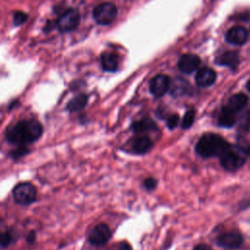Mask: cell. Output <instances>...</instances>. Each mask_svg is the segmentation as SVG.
Masks as SVG:
<instances>
[{
    "label": "cell",
    "mask_w": 250,
    "mask_h": 250,
    "mask_svg": "<svg viewBox=\"0 0 250 250\" xmlns=\"http://www.w3.org/2000/svg\"><path fill=\"white\" fill-rule=\"evenodd\" d=\"M246 87H247V89H248V91L250 92V79L247 81V83H246Z\"/></svg>",
    "instance_id": "cell-30"
},
{
    "label": "cell",
    "mask_w": 250,
    "mask_h": 250,
    "mask_svg": "<svg viewBox=\"0 0 250 250\" xmlns=\"http://www.w3.org/2000/svg\"><path fill=\"white\" fill-rule=\"evenodd\" d=\"M247 104V97L244 94H235L229 98V100L227 103V106L234 111L235 113L237 111H240Z\"/></svg>",
    "instance_id": "cell-18"
},
{
    "label": "cell",
    "mask_w": 250,
    "mask_h": 250,
    "mask_svg": "<svg viewBox=\"0 0 250 250\" xmlns=\"http://www.w3.org/2000/svg\"><path fill=\"white\" fill-rule=\"evenodd\" d=\"M37 191L35 187L27 182L18 184L13 189V197L20 205H29L36 199Z\"/></svg>",
    "instance_id": "cell-4"
},
{
    "label": "cell",
    "mask_w": 250,
    "mask_h": 250,
    "mask_svg": "<svg viewBox=\"0 0 250 250\" xmlns=\"http://www.w3.org/2000/svg\"><path fill=\"white\" fill-rule=\"evenodd\" d=\"M35 237H36V233H35L33 230H31V231L28 233V235H27V237H26V240H27L28 242H33L34 239H35Z\"/></svg>",
    "instance_id": "cell-29"
},
{
    "label": "cell",
    "mask_w": 250,
    "mask_h": 250,
    "mask_svg": "<svg viewBox=\"0 0 250 250\" xmlns=\"http://www.w3.org/2000/svg\"><path fill=\"white\" fill-rule=\"evenodd\" d=\"M152 147V141L147 136H138L133 139L131 148L133 152L138 154H144L150 150Z\"/></svg>",
    "instance_id": "cell-14"
},
{
    "label": "cell",
    "mask_w": 250,
    "mask_h": 250,
    "mask_svg": "<svg viewBox=\"0 0 250 250\" xmlns=\"http://www.w3.org/2000/svg\"><path fill=\"white\" fill-rule=\"evenodd\" d=\"M27 21V15L21 11H17L14 13L13 16V21L15 25H21Z\"/></svg>",
    "instance_id": "cell-22"
},
{
    "label": "cell",
    "mask_w": 250,
    "mask_h": 250,
    "mask_svg": "<svg viewBox=\"0 0 250 250\" xmlns=\"http://www.w3.org/2000/svg\"><path fill=\"white\" fill-rule=\"evenodd\" d=\"M247 30L240 25H235L229 28L226 33V40L233 45H242L247 40Z\"/></svg>",
    "instance_id": "cell-11"
},
{
    "label": "cell",
    "mask_w": 250,
    "mask_h": 250,
    "mask_svg": "<svg viewBox=\"0 0 250 250\" xmlns=\"http://www.w3.org/2000/svg\"><path fill=\"white\" fill-rule=\"evenodd\" d=\"M192 250H212V248L208 244L200 243V244H197Z\"/></svg>",
    "instance_id": "cell-27"
},
{
    "label": "cell",
    "mask_w": 250,
    "mask_h": 250,
    "mask_svg": "<svg viewBox=\"0 0 250 250\" xmlns=\"http://www.w3.org/2000/svg\"><path fill=\"white\" fill-rule=\"evenodd\" d=\"M179 115L174 113V114H171L167 117V120H166V123H167V127L169 129H174L178 124H179Z\"/></svg>",
    "instance_id": "cell-25"
},
{
    "label": "cell",
    "mask_w": 250,
    "mask_h": 250,
    "mask_svg": "<svg viewBox=\"0 0 250 250\" xmlns=\"http://www.w3.org/2000/svg\"><path fill=\"white\" fill-rule=\"evenodd\" d=\"M215 62L217 64L228 66V67L234 69V68H236V66L239 63V57L236 52L228 51V52H225V53L221 54L220 56H218L216 58Z\"/></svg>",
    "instance_id": "cell-16"
},
{
    "label": "cell",
    "mask_w": 250,
    "mask_h": 250,
    "mask_svg": "<svg viewBox=\"0 0 250 250\" xmlns=\"http://www.w3.org/2000/svg\"><path fill=\"white\" fill-rule=\"evenodd\" d=\"M170 78L166 74H157L149 82V92L152 96L162 97L169 90Z\"/></svg>",
    "instance_id": "cell-8"
},
{
    "label": "cell",
    "mask_w": 250,
    "mask_h": 250,
    "mask_svg": "<svg viewBox=\"0 0 250 250\" xmlns=\"http://www.w3.org/2000/svg\"><path fill=\"white\" fill-rule=\"evenodd\" d=\"M88 103V96L86 94H80L71 99L67 104L66 109L70 112H76L83 109Z\"/></svg>",
    "instance_id": "cell-19"
},
{
    "label": "cell",
    "mask_w": 250,
    "mask_h": 250,
    "mask_svg": "<svg viewBox=\"0 0 250 250\" xmlns=\"http://www.w3.org/2000/svg\"><path fill=\"white\" fill-rule=\"evenodd\" d=\"M117 16V8L113 3L105 2L93 10V19L99 24L106 25L112 22Z\"/></svg>",
    "instance_id": "cell-5"
},
{
    "label": "cell",
    "mask_w": 250,
    "mask_h": 250,
    "mask_svg": "<svg viewBox=\"0 0 250 250\" xmlns=\"http://www.w3.org/2000/svg\"><path fill=\"white\" fill-rule=\"evenodd\" d=\"M239 128L242 130L250 129V110H246L239 118Z\"/></svg>",
    "instance_id": "cell-21"
},
{
    "label": "cell",
    "mask_w": 250,
    "mask_h": 250,
    "mask_svg": "<svg viewBox=\"0 0 250 250\" xmlns=\"http://www.w3.org/2000/svg\"><path fill=\"white\" fill-rule=\"evenodd\" d=\"M131 129L136 134H145L147 132L156 131L158 129V126L151 118L144 117L140 120L133 122Z\"/></svg>",
    "instance_id": "cell-13"
},
{
    "label": "cell",
    "mask_w": 250,
    "mask_h": 250,
    "mask_svg": "<svg viewBox=\"0 0 250 250\" xmlns=\"http://www.w3.org/2000/svg\"><path fill=\"white\" fill-rule=\"evenodd\" d=\"M143 185H144V187H145V188H146V190H152V189H154V188H156V186H157V181H156L154 178L149 177V178H146V179L144 181Z\"/></svg>",
    "instance_id": "cell-26"
},
{
    "label": "cell",
    "mask_w": 250,
    "mask_h": 250,
    "mask_svg": "<svg viewBox=\"0 0 250 250\" xmlns=\"http://www.w3.org/2000/svg\"><path fill=\"white\" fill-rule=\"evenodd\" d=\"M246 153L247 154H249L250 155V146L247 147V149H246Z\"/></svg>",
    "instance_id": "cell-31"
},
{
    "label": "cell",
    "mask_w": 250,
    "mask_h": 250,
    "mask_svg": "<svg viewBox=\"0 0 250 250\" xmlns=\"http://www.w3.org/2000/svg\"><path fill=\"white\" fill-rule=\"evenodd\" d=\"M28 152H29V149H28L25 146H19V147L16 148V149H14V150H12L10 154H11L12 158L18 159V158H21V157H22L23 155L27 154Z\"/></svg>",
    "instance_id": "cell-23"
},
{
    "label": "cell",
    "mask_w": 250,
    "mask_h": 250,
    "mask_svg": "<svg viewBox=\"0 0 250 250\" xmlns=\"http://www.w3.org/2000/svg\"><path fill=\"white\" fill-rule=\"evenodd\" d=\"M43 133L41 123L34 119L20 120L7 128L6 140L13 145L26 146L37 141Z\"/></svg>",
    "instance_id": "cell-1"
},
{
    "label": "cell",
    "mask_w": 250,
    "mask_h": 250,
    "mask_svg": "<svg viewBox=\"0 0 250 250\" xmlns=\"http://www.w3.org/2000/svg\"><path fill=\"white\" fill-rule=\"evenodd\" d=\"M218 123L222 127L229 128L235 123V112L229 109L227 105L223 106L218 115Z\"/></svg>",
    "instance_id": "cell-17"
},
{
    "label": "cell",
    "mask_w": 250,
    "mask_h": 250,
    "mask_svg": "<svg viewBox=\"0 0 250 250\" xmlns=\"http://www.w3.org/2000/svg\"><path fill=\"white\" fill-rule=\"evenodd\" d=\"M101 64L104 71L114 72L118 68V56L111 52H104L101 54Z\"/></svg>",
    "instance_id": "cell-15"
},
{
    "label": "cell",
    "mask_w": 250,
    "mask_h": 250,
    "mask_svg": "<svg viewBox=\"0 0 250 250\" xmlns=\"http://www.w3.org/2000/svg\"><path fill=\"white\" fill-rule=\"evenodd\" d=\"M217 244L224 248H238L242 242V235L237 231H229L220 234L216 240Z\"/></svg>",
    "instance_id": "cell-9"
},
{
    "label": "cell",
    "mask_w": 250,
    "mask_h": 250,
    "mask_svg": "<svg viewBox=\"0 0 250 250\" xmlns=\"http://www.w3.org/2000/svg\"><path fill=\"white\" fill-rule=\"evenodd\" d=\"M111 237V230L106 224H99L93 228L88 235V240L95 246L105 244Z\"/></svg>",
    "instance_id": "cell-7"
},
{
    "label": "cell",
    "mask_w": 250,
    "mask_h": 250,
    "mask_svg": "<svg viewBox=\"0 0 250 250\" xmlns=\"http://www.w3.org/2000/svg\"><path fill=\"white\" fill-rule=\"evenodd\" d=\"M216 72L210 67L200 68L195 75V82L199 87H209L216 81Z\"/></svg>",
    "instance_id": "cell-12"
},
{
    "label": "cell",
    "mask_w": 250,
    "mask_h": 250,
    "mask_svg": "<svg viewBox=\"0 0 250 250\" xmlns=\"http://www.w3.org/2000/svg\"><path fill=\"white\" fill-rule=\"evenodd\" d=\"M118 250H132V248H131V246H130L129 243H127V242H122V243H120Z\"/></svg>",
    "instance_id": "cell-28"
},
{
    "label": "cell",
    "mask_w": 250,
    "mask_h": 250,
    "mask_svg": "<svg viewBox=\"0 0 250 250\" xmlns=\"http://www.w3.org/2000/svg\"><path fill=\"white\" fill-rule=\"evenodd\" d=\"M80 18V13L77 9H67L58 19L57 27L61 32L72 31L79 25Z\"/></svg>",
    "instance_id": "cell-6"
},
{
    "label": "cell",
    "mask_w": 250,
    "mask_h": 250,
    "mask_svg": "<svg viewBox=\"0 0 250 250\" xmlns=\"http://www.w3.org/2000/svg\"><path fill=\"white\" fill-rule=\"evenodd\" d=\"M245 152L239 147L229 146L226 150L220 155V162L224 169L228 171H235L240 168L245 162Z\"/></svg>",
    "instance_id": "cell-3"
},
{
    "label": "cell",
    "mask_w": 250,
    "mask_h": 250,
    "mask_svg": "<svg viewBox=\"0 0 250 250\" xmlns=\"http://www.w3.org/2000/svg\"><path fill=\"white\" fill-rule=\"evenodd\" d=\"M229 144L220 135L214 133L204 134L195 146L197 154L204 158L219 156L226 150Z\"/></svg>",
    "instance_id": "cell-2"
},
{
    "label": "cell",
    "mask_w": 250,
    "mask_h": 250,
    "mask_svg": "<svg viewBox=\"0 0 250 250\" xmlns=\"http://www.w3.org/2000/svg\"><path fill=\"white\" fill-rule=\"evenodd\" d=\"M194 117H195V111L194 109H188L186 111L184 117H183V121H182V128L183 129H188L194 121Z\"/></svg>",
    "instance_id": "cell-20"
},
{
    "label": "cell",
    "mask_w": 250,
    "mask_h": 250,
    "mask_svg": "<svg viewBox=\"0 0 250 250\" xmlns=\"http://www.w3.org/2000/svg\"><path fill=\"white\" fill-rule=\"evenodd\" d=\"M200 64V58L194 54H184L178 61V68L181 72L189 74L197 69Z\"/></svg>",
    "instance_id": "cell-10"
},
{
    "label": "cell",
    "mask_w": 250,
    "mask_h": 250,
    "mask_svg": "<svg viewBox=\"0 0 250 250\" xmlns=\"http://www.w3.org/2000/svg\"><path fill=\"white\" fill-rule=\"evenodd\" d=\"M13 239H14V236L11 233V231L6 230V231L2 232V234H1V246L3 248L9 246L12 243Z\"/></svg>",
    "instance_id": "cell-24"
}]
</instances>
